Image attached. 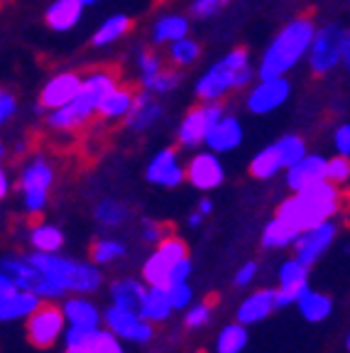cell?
Listing matches in <instances>:
<instances>
[{
	"instance_id": "6da1fadb",
	"label": "cell",
	"mask_w": 350,
	"mask_h": 353,
	"mask_svg": "<svg viewBox=\"0 0 350 353\" xmlns=\"http://www.w3.org/2000/svg\"><path fill=\"white\" fill-rule=\"evenodd\" d=\"M316 30V22L311 17H294L287 22L265 47L258 64V77H287L309 57Z\"/></svg>"
},
{
	"instance_id": "7a4b0ae2",
	"label": "cell",
	"mask_w": 350,
	"mask_h": 353,
	"mask_svg": "<svg viewBox=\"0 0 350 353\" xmlns=\"http://www.w3.org/2000/svg\"><path fill=\"white\" fill-rule=\"evenodd\" d=\"M118 86H121V81H118V74L113 69H93V72L83 74V83L79 88V94L66 105L50 110L47 125L64 132L83 128L93 116H99L103 99Z\"/></svg>"
},
{
	"instance_id": "3957f363",
	"label": "cell",
	"mask_w": 350,
	"mask_h": 353,
	"mask_svg": "<svg viewBox=\"0 0 350 353\" xmlns=\"http://www.w3.org/2000/svg\"><path fill=\"white\" fill-rule=\"evenodd\" d=\"M340 209V187L333 182H318L304 192H294L287 201H282L277 216L296 231H309L323 221L333 219Z\"/></svg>"
},
{
	"instance_id": "277c9868",
	"label": "cell",
	"mask_w": 350,
	"mask_h": 353,
	"mask_svg": "<svg viewBox=\"0 0 350 353\" xmlns=\"http://www.w3.org/2000/svg\"><path fill=\"white\" fill-rule=\"evenodd\" d=\"M252 77H255V69L250 66L247 50L238 47V50H230L228 54L216 59L196 79L194 94H196L198 101H220L230 91H238V88L247 86L252 81Z\"/></svg>"
},
{
	"instance_id": "5b68a950",
	"label": "cell",
	"mask_w": 350,
	"mask_h": 353,
	"mask_svg": "<svg viewBox=\"0 0 350 353\" xmlns=\"http://www.w3.org/2000/svg\"><path fill=\"white\" fill-rule=\"evenodd\" d=\"M307 143L299 135H285L277 143L260 150L250 160V174L255 179H272L279 172H287L299 160L307 157Z\"/></svg>"
},
{
	"instance_id": "8992f818",
	"label": "cell",
	"mask_w": 350,
	"mask_h": 353,
	"mask_svg": "<svg viewBox=\"0 0 350 353\" xmlns=\"http://www.w3.org/2000/svg\"><path fill=\"white\" fill-rule=\"evenodd\" d=\"M28 258L44 275L42 292H39L44 299L64 297L66 292L76 290V277L81 263H74L72 258H64V255H56V253H42V250H34Z\"/></svg>"
},
{
	"instance_id": "52a82bcc",
	"label": "cell",
	"mask_w": 350,
	"mask_h": 353,
	"mask_svg": "<svg viewBox=\"0 0 350 353\" xmlns=\"http://www.w3.org/2000/svg\"><path fill=\"white\" fill-rule=\"evenodd\" d=\"M348 30L338 22L333 25H321L313 34L311 50H309V69L316 77L331 74L336 66H343L345 42H348Z\"/></svg>"
},
{
	"instance_id": "ba28073f",
	"label": "cell",
	"mask_w": 350,
	"mask_h": 353,
	"mask_svg": "<svg viewBox=\"0 0 350 353\" xmlns=\"http://www.w3.org/2000/svg\"><path fill=\"white\" fill-rule=\"evenodd\" d=\"M54 182V170L44 157H34L20 172V194L28 214H42L50 199V187Z\"/></svg>"
},
{
	"instance_id": "9c48e42d",
	"label": "cell",
	"mask_w": 350,
	"mask_h": 353,
	"mask_svg": "<svg viewBox=\"0 0 350 353\" xmlns=\"http://www.w3.org/2000/svg\"><path fill=\"white\" fill-rule=\"evenodd\" d=\"M223 116H225V110L218 101H203L201 105L192 108L181 118L179 128H176V140H179V145L181 148H198V145H206L211 128Z\"/></svg>"
},
{
	"instance_id": "30bf717a",
	"label": "cell",
	"mask_w": 350,
	"mask_h": 353,
	"mask_svg": "<svg viewBox=\"0 0 350 353\" xmlns=\"http://www.w3.org/2000/svg\"><path fill=\"white\" fill-rule=\"evenodd\" d=\"M186 243L176 236H167L159 241L157 250L147 258L143 268V277L147 285H167L172 275V268L179 263L181 258H186Z\"/></svg>"
},
{
	"instance_id": "8fae6325",
	"label": "cell",
	"mask_w": 350,
	"mask_h": 353,
	"mask_svg": "<svg viewBox=\"0 0 350 353\" xmlns=\"http://www.w3.org/2000/svg\"><path fill=\"white\" fill-rule=\"evenodd\" d=\"M289 96H291L289 79L287 77H265L250 88L245 105L250 113H255V116H267V113H274L277 108H282V105L289 101Z\"/></svg>"
},
{
	"instance_id": "7c38bea8",
	"label": "cell",
	"mask_w": 350,
	"mask_h": 353,
	"mask_svg": "<svg viewBox=\"0 0 350 353\" xmlns=\"http://www.w3.org/2000/svg\"><path fill=\"white\" fill-rule=\"evenodd\" d=\"M64 309H56L54 304H44L28 316V339L34 348H50L64 331Z\"/></svg>"
},
{
	"instance_id": "4fadbf2b",
	"label": "cell",
	"mask_w": 350,
	"mask_h": 353,
	"mask_svg": "<svg viewBox=\"0 0 350 353\" xmlns=\"http://www.w3.org/2000/svg\"><path fill=\"white\" fill-rule=\"evenodd\" d=\"M105 324L118 339H127V341L135 343H145L152 339V324L147 319H143L140 312L118 307V304L105 309Z\"/></svg>"
},
{
	"instance_id": "5bb4252c",
	"label": "cell",
	"mask_w": 350,
	"mask_h": 353,
	"mask_svg": "<svg viewBox=\"0 0 350 353\" xmlns=\"http://www.w3.org/2000/svg\"><path fill=\"white\" fill-rule=\"evenodd\" d=\"M186 179L192 182V187L201 189V192H211L218 189L225 179L223 162L218 160V152L206 150L192 157V162L186 165Z\"/></svg>"
},
{
	"instance_id": "9a60e30c",
	"label": "cell",
	"mask_w": 350,
	"mask_h": 353,
	"mask_svg": "<svg viewBox=\"0 0 350 353\" xmlns=\"http://www.w3.org/2000/svg\"><path fill=\"white\" fill-rule=\"evenodd\" d=\"M83 83V77L76 72H59L54 77L47 79V83L39 91V110H56L66 105L74 96L79 94V88Z\"/></svg>"
},
{
	"instance_id": "2e32d148",
	"label": "cell",
	"mask_w": 350,
	"mask_h": 353,
	"mask_svg": "<svg viewBox=\"0 0 350 353\" xmlns=\"http://www.w3.org/2000/svg\"><path fill=\"white\" fill-rule=\"evenodd\" d=\"M333 238H336V223L331 219L323 221V223H318V226L309 228V231H301L299 241L294 243L296 258L311 268V265L331 248Z\"/></svg>"
},
{
	"instance_id": "e0dca14e",
	"label": "cell",
	"mask_w": 350,
	"mask_h": 353,
	"mask_svg": "<svg viewBox=\"0 0 350 353\" xmlns=\"http://www.w3.org/2000/svg\"><path fill=\"white\" fill-rule=\"evenodd\" d=\"M326 179H329V157H323V154H307L304 160L287 170V184L291 192H304Z\"/></svg>"
},
{
	"instance_id": "ac0fdd59",
	"label": "cell",
	"mask_w": 350,
	"mask_h": 353,
	"mask_svg": "<svg viewBox=\"0 0 350 353\" xmlns=\"http://www.w3.org/2000/svg\"><path fill=\"white\" fill-rule=\"evenodd\" d=\"M186 179V170L181 167L176 150L165 148L154 154L147 165V182L157 184V187H179Z\"/></svg>"
},
{
	"instance_id": "d6986e66",
	"label": "cell",
	"mask_w": 350,
	"mask_h": 353,
	"mask_svg": "<svg viewBox=\"0 0 350 353\" xmlns=\"http://www.w3.org/2000/svg\"><path fill=\"white\" fill-rule=\"evenodd\" d=\"M0 277H8L17 290H30V292H37V294L42 292V285H44V275L30 263V258H3Z\"/></svg>"
},
{
	"instance_id": "ffe728a7",
	"label": "cell",
	"mask_w": 350,
	"mask_h": 353,
	"mask_svg": "<svg viewBox=\"0 0 350 353\" xmlns=\"http://www.w3.org/2000/svg\"><path fill=\"white\" fill-rule=\"evenodd\" d=\"M162 116H165V105L159 103L157 96L143 88L140 94H135V105H132L130 116L125 118V123L132 132H145L152 125H157V123L162 121Z\"/></svg>"
},
{
	"instance_id": "44dd1931",
	"label": "cell",
	"mask_w": 350,
	"mask_h": 353,
	"mask_svg": "<svg viewBox=\"0 0 350 353\" xmlns=\"http://www.w3.org/2000/svg\"><path fill=\"white\" fill-rule=\"evenodd\" d=\"M42 307V297L30 290H12V292L0 294V319H28Z\"/></svg>"
},
{
	"instance_id": "7402d4cb",
	"label": "cell",
	"mask_w": 350,
	"mask_h": 353,
	"mask_svg": "<svg viewBox=\"0 0 350 353\" xmlns=\"http://www.w3.org/2000/svg\"><path fill=\"white\" fill-rule=\"evenodd\" d=\"M243 123L236 116H223L208 132L206 148L214 150V152H230V150H238L243 145Z\"/></svg>"
},
{
	"instance_id": "603a6c76",
	"label": "cell",
	"mask_w": 350,
	"mask_h": 353,
	"mask_svg": "<svg viewBox=\"0 0 350 353\" xmlns=\"http://www.w3.org/2000/svg\"><path fill=\"white\" fill-rule=\"evenodd\" d=\"M83 3L81 0H52V6L44 12V20L54 32H69L79 25L83 15Z\"/></svg>"
},
{
	"instance_id": "cb8c5ba5",
	"label": "cell",
	"mask_w": 350,
	"mask_h": 353,
	"mask_svg": "<svg viewBox=\"0 0 350 353\" xmlns=\"http://www.w3.org/2000/svg\"><path fill=\"white\" fill-rule=\"evenodd\" d=\"M277 309V290H258L252 292L247 299H243V304L238 307V321L240 324H258L265 316Z\"/></svg>"
},
{
	"instance_id": "d4e9b609",
	"label": "cell",
	"mask_w": 350,
	"mask_h": 353,
	"mask_svg": "<svg viewBox=\"0 0 350 353\" xmlns=\"http://www.w3.org/2000/svg\"><path fill=\"white\" fill-rule=\"evenodd\" d=\"M189 30H192L189 17L176 15V12L162 15L152 25V44H172L176 39H184L189 37Z\"/></svg>"
},
{
	"instance_id": "484cf974",
	"label": "cell",
	"mask_w": 350,
	"mask_h": 353,
	"mask_svg": "<svg viewBox=\"0 0 350 353\" xmlns=\"http://www.w3.org/2000/svg\"><path fill=\"white\" fill-rule=\"evenodd\" d=\"M132 105H135V91H130L127 86H118L103 99L99 116L103 121H125L130 116Z\"/></svg>"
},
{
	"instance_id": "4316f807",
	"label": "cell",
	"mask_w": 350,
	"mask_h": 353,
	"mask_svg": "<svg viewBox=\"0 0 350 353\" xmlns=\"http://www.w3.org/2000/svg\"><path fill=\"white\" fill-rule=\"evenodd\" d=\"M132 28V20L123 12H115V15L105 17L101 22L96 32L91 34V44L93 47H108V44H115L118 39H123Z\"/></svg>"
},
{
	"instance_id": "83f0119b",
	"label": "cell",
	"mask_w": 350,
	"mask_h": 353,
	"mask_svg": "<svg viewBox=\"0 0 350 353\" xmlns=\"http://www.w3.org/2000/svg\"><path fill=\"white\" fill-rule=\"evenodd\" d=\"M172 299H169V287L167 285H150L147 297L140 309V316L147 321H165L172 314Z\"/></svg>"
},
{
	"instance_id": "f1b7e54d",
	"label": "cell",
	"mask_w": 350,
	"mask_h": 353,
	"mask_svg": "<svg viewBox=\"0 0 350 353\" xmlns=\"http://www.w3.org/2000/svg\"><path fill=\"white\" fill-rule=\"evenodd\" d=\"M110 297H113V304H118V307L140 312V309H143L145 297H147V290H145L143 282L127 280L125 277V280L113 282V287H110Z\"/></svg>"
},
{
	"instance_id": "f546056e",
	"label": "cell",
	"mask_w": 350,
	"mask_h": 353,
	"mask_svg": "<svg viewBox=\"0 0 350 353\" xmlns=\"http://www.w3.org/2000/svg\"><path fill=\"white\" fill-rule=\"evenodd\" d=\"M296 307H299L301 316L307 321H311V324L329 319V314L333 312L331 297H326V294H321V292H313V290H307V294L296 302Z\"/></svg>"
},
{
	"instance_id": "4dcf8cb0",
	"label": "cell",
	"mask_w": 350,
	"mask_h": 353,
	"mask_svg": "<svg viewBox=\"0 0 350 353\" xmlns=\"http://www.w3.org/2000/svg\"><path fill=\"white\" fill-rule=\"evenodd\" d=\"M299 236H301V231H296V228L285 223L279 216H274L262 231V245L265 248H287L289 243L299 241Z\"/></svg>"
},
{
	"instance_id": "1f68e13d",
	"label": "cell",
	"mask_w": 350,
	"mask_h": 353,
	"mask_svg": "<svg viewBox=\"0 0 350 353\" xmlns=\"http://www.w3.org/2000/svg\"><path fill=\"white\" fill-rule=\"evenodd\" d=\"M93 216H96V221H99L101 226L118 228L127 221L130 209L123 201H118V199H101L99 204H96V209H93Z\"/></svg>"
},
{
	"instance_id": "d6a6232c",
	"label": "cell",
	"mask_w": 350,
	"mask_h": 353,
	"mask_svg": "<svg viewBox=\"0 0 350 353\" xmlns=\"http://www.w3.org/2000/svg\"><path fill=\"white\" fill-rule=\"evenodd\" d=\"M64 316L69 324H76V326H99L101 321L99 309L93 307L91 302H86V299H66Z\"/></svg>"
},
{
	"instance_id": "836d02e7",
	"label": "cell",
	"mask_w": 350,
	"mask_h": 353,
	"mask_svg": "<svg viewBox=\"0 0 350 353\" xmlns=\"http://www.w3.org/2000/svg\"><path fill=\"white\" fill-rule=\"evenodd\" d=\"M30 243L34 245V250H42V253H59V248L64 245V233L52 223H39L30 231Z\"/></svg>"
},
{
	"instance_id": "e575fe53",
	"label": "cell",
	"mask_w": 350,
	"mask_h": 353,
	"mask_svg": "<svg viewBox=\"0 0 350 353\" xmlns=\"http://www.w3.org/2000/svg\"><path fill=\"white\" fill-rule=\"evenodd\" d=\"M167 57H169L172 66H176V69H184V66H192L198 61V57H201V44L196 42V39L192 37H184V39H176V42L169 44V52H167Z\"/></svg>"
},
{
	"instance_id": "d590c367",
	"label": "cell",
	"mask_w": 350,
	"mask_h": 353,
	"mask_svg": "<svg viewBox=\"0 0 350 353\" xmlns=\"http://www.w3.org/2000/svg\"><path fill=\"white\" fill-rule=\"evenodd\" d=\"M247 343V331H245V324H230L225 326L223 331L218 334L216 339V351L218 353H240Z\"/></svg>"
},
{
	"instance_id": "8d00e7d4",
	"label": "cell",
	"mask_w": 350,
	"mask_h": 353,
	"mask_svg": "<svg viewBox=\"0 0 350 353\" xmlns=\"http://www.w3.org/2000/svg\"><path fill=\"white\" fill-rule=\"evenodd\" d=\"M135 64H137V79H140L143 86L145 83H150L157 74H162L167 69L165 61H162V57L152 50H137Z\"/></svg>"
},
{
	"instance_id": "74e56055",
	"label": "cell",
	"mask_w": 350,
	"mask_h": 353,
	"mask_svg": "<svg viewBox=\"0 0 350 353\" xmlns=\"http://www.w3.org/2000/svg\"><path fill=\"white\" fill-rule=\"evenodd\" d=\"M307 277H309V265L301 263L299 258L287 260V263L279 268V287L299 290V287H307Z\"/></svg>"
},
{
	"instance_id": "f35d334b",
	"label": "cell",
	"mask_w": 350,
	"mask_h": 353,
	"mask_svg": "<svg viewBox=\"0 0 350 353\" xmlns=\"http://www.w3.org/2000/svg\"><path fill=\"white\" fill-rule=\"evenodd\" d=\"M123 255H125V245L115 238H101L91 248V260L96 265H108L113 260H121Z\"/></svg>"
},
{
	"instance_id": "ab89813d",
	"label": "cell",
	"mask_w": 350,
	"mask_h": 353,
	"mask_svg": "<svg viewBox=\"0 0 350 353\" xmlns=\"http://www.w3.org/2000/svg\"><path fill=\"white\" fill-rule=\"evenodd\" d=\"M103 331L99 326H76V324H69L66 329L64 339H66V346H93V343L99 341V336Z\"/></svg>"
},
{
	"instance_id": "60d3db41",
	"label": "cell",
	"mask_w": 350,
	"mask_h": 353,
	"mask_svg": "<svg viewBox=\"0 0 350 353\" xmlns=\"http://www.w3.org/2000/svg\"><path fill=\"white\" fill-rule=\"evenodd\" d=\"M101 280H103V275H101V270L96 268V265L81 263V268H79V277H76V290H74V292H79V294L96 292V290L101 287Z\"/></svg>"
},
{
	"instance_id": "b9f144b4",
	"label": "cell",
	"mask_w": 350,
	"mask_h": 353,
	"mask_svg": "<svg viewBox=\"0 0 350 353\" xmlns=\"http://www.w3.org/2000/svg\"><path fill=\"white\" fill-rule=\"evenodd\" d=\"M329 182L338 184V187H343V184L350 182V157H345V154L331 157L329 160Z\"/></svg>"
},
{
	"instance_id": "7bdbcfd3",
	"label": "cell",
	"mask_w": 350,
	"mask_h": 353,
	"mask_svg": "<svg viewBox=\"0 0 350 353\" xmlns=\"http://www.w3.org/2000/svg\"><path fill=\"white\" fill-rule=\"evenodd\" d=\"M216 297H211V302H203V304H194L189 312H186V319L184 324L189 326V329H198V326H203L208 319H211V304H214Z\"/></svg>"
},
{
	"instance_id": "ee69618b",
	"label": "cell",
	"mask_w": 350,
	"mask_h": 353,
	"mask_svg": "<svg viewBox=\"0 0 350 353\" xmlns=\"http://www.w3.org/2000/svg\"><path fill=\"white\" fill-rule=\"evenodd\" d=\"M228 3L230 0H194L192 15L196 17V20H206V17H211V15H216V12L223 10Z\"/></svg>"
},
{
	"instance_id": "f6af8a7d",
	"label": "cell",
	"mask_w": 350,
	"mask_h": 353,
	"mask_svg": "<svg viewBox=\"0 0 350 353\" xmlns=\"http://www.w3.org/2000/svg\"><path fill=\"white\" fill-rule=\"evenodd\" d=\"M169 287V299H172V307L174 309H184L189 307L192 302V287L186 285V282H172Z\"/></svg>"
},
{
	"instance_id": "bcb514c9",
	"label": "cell",
	"mask_w": 350,
	"mask_h": 353,
	"mask_svg": "<svg viewBox=\"0 0 350 353\" xmlns=\"http://www.w3.org/2000/svg\"><path fill=\"white\" fill-rule=\"evenodd\" d=\"M91 351L93 353H125V351H123V346H121V341L115 339V334L110 329L101 334L99 341L91 346Z\"/></svg>"
},
{
	"instance_id": "7dc6e473",
	"label": "cell",
	"mask_w": 350,
	"mask_h": 353,
	"mask_svg": "<svg viewBox=\"0 0 350 353\" xmlns=\"http://www.w3.org/2000/svg\"><path fill=\"white\" fill-rule=\"evenodd\" d=\"M17 113V99L15 94H10L8 88H3L0 91V123L6 125L8 121H10L12 116Z\"/></svg>"
},
{
	"instance_id": "c3c4849f",
	"label": "cell",
	"mask_w": 350,
	"mask_h": 353,
	"mask_svg": "<svg viewBox=\"0 0 350 353\" xmlns=\"http://www.w3.org/2000/svg\"><path fill=\"white\" fill-rule=\"evenodd\" d=\"M333 148L338 154H345L350 157V123H343V125L336 128L333 132Z\"/></svg>"
},
{
	"instance_id": "681fc988",
	"label": "cell",
	"mask_w": 350,
	"mask_h": 353,
	"mask_svg": "<svg viewBox=\"0 0 350 353\" xmlns=\"http://www.w3.org/2000/svg\"><path fill=\"white\" fill-rule=\"evenodd\" d=\"M189 275H192V260H189V255H186V258H181L179 263L172 268V275H169V282H167V285H172V282H186Z\"/></svg>"
},
{
	"instance_id": "f907efd6",
	"label": "cell",
	"mask_w": 350,
	"mask_h": 353,
	"mask_svg": "<svg viewBox=\"0 0 350 353\" xmlns=\"http://www.w3.org/2000/svg\"><path fill=\"white\" fill-rule=\"evenodd\" d=\"M255 272H258V265L255 263H245L238 270V275H236V285L238 287H245V285H250L252 282V277H255Z\"/></svg>"
},
{
	"instance_id": "816d5d0a",
	"label": "cell",
	"mask_w": 350,
	"mask_h": 353,
	"mask_svg": "<svg viewBox=\"0 0 350 353\" xmlns=\"http://www.w3.org/2000/svg\"><path fill=\"white\" fill-rule=\"evenodd\" d=\"M145 241H162V228L154 223H145Z\"/></svg>"
},
{
	"instance_id": "f5cc1de1",
	"label": "cell",
	"mask_w": 350,
	"mask_h": 353,
	"mask_svg": "<svg viewBox=\"0 0 350 353\" xmlns=\"http://www.w3.org/2000/svg\"><path fill=\"white\" fill-rule=\"evenodd\" d=\"M8 192H10V179H8V172H3V174H0V196L6 199Z\"/></svg>"
},
{
	"instance_id": "db71d44e",
	"label": "cell",
	"mask_w": 350,
	"mask_h": 353,
	"mask_svg": "<svg viewBox=\"0 0 350 353\" xmlns=\"http://www.w3.org/2000/svg\"><path fill=\"white\" fill-rule=\"evenodd\" d=\"M198 211H201L203 216H206V214H211V211H214V204H211V201H208V199H201V201H198Z\"/></svg>"
},
{
	"instance_id": "11a10c76",
	"label": "cell",
	"mask_w": 350,
	"mask_h": 353,
	"mask_svg": "<svg viewBox=\"0 0 350 353\" xmlns=\"http://www.w3.org/2000/svg\"><path fill=\"white\" fill-rule=\"evenodd\" d=\"M201 219H203L201 211H196V214H192V216H189V226H192V228L201 226Z\"/></svg>"
},
{
	"instance_id": "9f6ffc18",
	"label": "cell",
	"mask_w": 350,
	"mask_h": 353,
	"mask_svg": "<svg viewBox=\"0 0 350 353\" xmlns=\"http://www.w3.org/2000/svg\"><path fill=\"white\" fill-rule=\"evenodd\" d=\"M64 353H93L91 346H66Z\"/></svg>"
},
{
	"instance_id": "6f0895ef",
	"label": "cell",
	"mask_w": 350,
	"mask_h": 353,
	"mask_svg": "<svg viewBox=\"0 0 350 353\" xmlns=\"http://www.w3.org/2000/svg\"><path fill=\"white\" fill-rule=\"evenodd\" d=\"M343 66L350 72V34H348V42H345V54H343Z\"/></svg>"
},
{
	"instance_id": "680465c9",
	"label": "cell",
	"mask_w": 350,
	"mask_h": 353,
	"mask_svg": "<svg viewBox=\"0 0 350 353\" xmlns=\"http://www.w3.org/2000/svg\"><path fill=\"white\" fill-rule=\"evenodd\" d=\"M83 6H96V3H101V0H81Z\"/></svg>"
},
{
	"instance_id": "91938a15",
	"label": "cell",
	"mask_w": 350,
	"mask_h": 353,
	"mask_svg": "<svg viewBox=\"0 0 350 353\" xmlns=\"http://www.w3.org/2000/svg\"><path fill=\"white\" fill-rule=\"evenodd\" d=\"M345 346H348V351H350V334H348V341H345Z\"/></svg>"
}]
</instances>
